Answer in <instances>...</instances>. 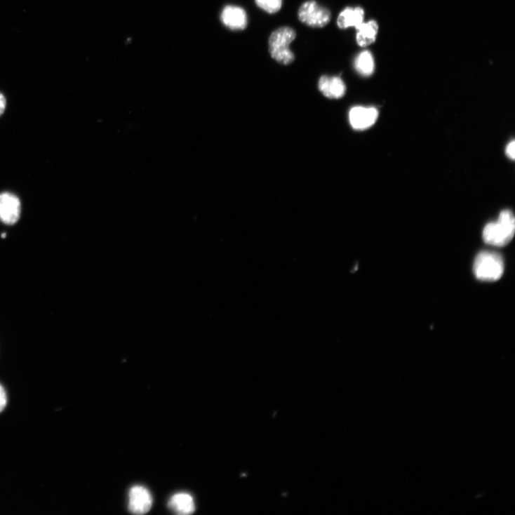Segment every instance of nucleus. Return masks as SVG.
I'll use <instances>...</instances> for the list:
<instances>
[{
	"mask_svg": "<svg viewBox=\"0 0 515 515\" xmlns=\"http://www.w3.org/2000/svg\"><path fill=\"white\" fill-rule=\"evenodd\" d=\"M515 232V220L512 212L502 210L496 222L486 225L483 230L484 241L494 246H504L512 240Z\"/></svg>",
	"mask_w": 515,
	"mask_h": 515,
	"instance_id": "f257e3e1",
	"label": "nucleus"
},
{
	"mask_svg": "<svg viewBox=\"0 0 515 515\" xmlns=\"http://www.w3.org/2000/svg\"><path fill=\"white\" fill-rule=\"evenodd\" d=\"M297 33L288 27H280L272 32L269 41V49L272 58L282 65H289L295 60L289 46L295 40Z\"/></svg>",
	"mask_w": 515,
	"mask_h": 515,
	"instance_id": "f03ea898",
	"label": "nucleus"
},
{
	"mask_svg": "<svg viewBox=\"0 0 515 515\" xmlns=\"http://www.w3.org/2000/svg\"><path fill=\"white\" fill-rule=\"evenodd\" d=\"M473 271L477 279L484 281L499 280L503 275L504 264L502 257L493 251H482L474 262Z\"/></svg>",
	"mask_w": 515,
	"mask_h": 515,
	"instance_id": "7ed1b4c3",
	"label": "nucleus"
},
{
	"mask_svg": "<svg viewBox=\"0 0 515 515\" xmlns=\"http://www.w3.org/2000/svg\"><path fill=\"white\" fill-rule=\"evenodd\" d=\"M298 17L307 26L321 28L330 22L332 15L327 8L318 5L314 0H309L300 7Z\"/></svg>",
	"mask_w": 515,
	"mask_h": 515,
	"instance_id": "20e7f679",
	"label": "nucleus"
},
{
	"mask_svg": "<svg viewBox=\"0 0 515 515\" xmlns=\"http://www.w3.org/2000/svg\"><path fill=\"white\" fill-rule=\"evenodd\" d=\"M21 213V203L14 194H0V220L6 225H13L18 222Z\"/></svg>",
	"mask_w": 515,
	"mask_h": 515,
	"instance_id": "39448f33",
	"label": "nucleus"
},
{
	"mask_svg": "<svg viewBox=\"0 0 515 515\" xmlns=\"http://www.w3.org/2000/svg\"><path fill=\"white\" fill-rule=\"evenodd\" d=\"M153 505L151 493L142 486H135L129 493V511L135 514H144L149 512Z\"/></svg>",
	"mask_w": 515,
	"mask_h": 515,
	"instance_id": "423d86ee",
	"label": "nucleus"
},
{
	"mask_svg": "<svg viewBox=\"0 0 515 515\" xmlns=\"http://www.w3.org/2000/svg\"><path fill=\"white\" fill-rule=\"evenodd\" d=\"M378 115L375 107L356 106L350 110L349 122L353 128L362 131L373 126Z\"/></svg>",
	"mask_w": 515,
	"mask_h": 515,
	"instance_id": "0eeeda50",
	"label": "nucleus"
},
{
	"mask_svg": "<svg viewBox=\"0 0 515 515\" xmlns=\"http://www.w3.org/2000/svg\"><path fill=\"white\" fill-rule=\"evenodd\" d=\"M223 23L233 30H242L247 27L248 18L246 11L237 6L226 7L222 14Z\"/></svg>",
	"mask_w": 515,
	"mask_h": 515,
	"instance_id": "6e6552de",
	"label": "nucleus"
},
{
	"mask_svg": "<svg viewBox=\"0 0 515 515\" xmlns=\"http://www.w3.org/2000/svg\"><path fill=\"white\" fill-rule=\"evenodd\" d=\"M319 89L328 98L339 99L346 93V86L340 77L322 76L319 81Z\"/></svg>",
	"mask_w": 515,
	"mask_h": 515,
	"instance_id": "1a4fd4ad",
	"label": "nucleus"
},
{
	"mask_svg": "<svg viewBox=\"0 0 515 515\" xmlns=\"http://www.w3.org/2000/svg\"><path fill=\"white\" fill-rule=\"evenodd\" d=\"M168 507L174 512L181 515L192 514L196 510L192 496L184 493L174 495L168 502Z\"/></svg>",
	"mask_w": 515,
	"mask_h": 515,
	"instance_id": "9d476101",
	"label": "nucleus"
},
{
	"mask_svg": "<svg viewBox=\"0 0 515 515\" xmlns=\"http://www.w3.org/2000/svg\"><path fill=\"white\" fill-rule=\"evenodd\" d=\"M364 11L361 8H347L339 15L337 25L340 29L355 27L357 29L363 22Z\"/></svg>",
	"mask_w": 515,
	"mask_h": 515,
	"instance_id": "9b49d317",
	"label": "nucleus"
},
{
	"mask_svg": "<svg viewBox=\"0 0 515 515\" xmlns=\"http://www.w3.org/2000/svg\"><path fill=\"white\" fill-rule=\"evenodd\" d=\"M356 42L361 47L369 46L375 40L379 27L377 22L372 20L363 22L357 29Z\"/></svg>",
	"mask_w": 515,
	"mask_h": 515,
	"instance_id": "f8f14e48",
	"label": "nucleus"
},
{
	"mask_svg": "<svg viewBox=\"0 0 515 515\" xmlns=\"http://www.w3.org/2000/svg\"><path fill=\"white\" fill-rule=\"evenodd\" d=\"M355 68L360 75L370 76L375 70V61L372 53L369 51L361 53L355 60Z\"/></svg>",
	"mask_w": 515,
	"mask_h": 515,
	"instance_id": "ddd939ff",
	"label": "nucleus"
},
{
	"mask_svg": "<svg viewBox=\"0 0 515 515\" xmlns=\"http://www.w3.org/2000/svg\"><path fill=\"white\" fill-rule=\"evenodd\" d=\"M258 7L269 14L278 13L282 6V0H255Z\"/></svg>",
	"mask_w": 515,
	"mask_h": 515,
	"instance_id": "4468645a",
	"label": "nucleus"
},
{
	"mask_svg": "<svg viewBox=\"0 0 515 515\" xmlns=\"http://www.w3.org/2000/svg\"><path fill=\"white\" fill-rule=\"evenodd\" d=\"M8 402L7 394L4 387L0 384V413L6 408Z\"/></svg>",
	"mask_w": 515,
	"mask_h": 515,
	"instance_id": "2eb2a0df",
	"label": "nucleus"
},
{
	"mask_svg": "<svg viewBox=\"0 0 515 515\" xmlns=\"http://www.w3.org/2000/svg\"><path fill=\"white\" fill-rule=\"evenodd\" d=\"M514 151H515V142L512 140L507 145V148H506V154L511 160H514V158H515Z\"/></svg>",
	"mask_w": 515,
	"mask_h": 515,
	"instance_id": "dca6fc26",
	"label": "nucleus"
},
{
	"mask_svg": "<svg viewBox=\"0 0 515 515\" xmlns=\"http://www.w3.org/2000/svg\"><path fill=\"white\" fill-rule=\"evenodd\" d=\"M6 107V100L2 93H0V116L5 112Z\"/></svg>",
	"mask_w": 515,
	"mask_h": 515,
	"instance_id": "f3484780",
	"label": "nucleus"
}]
</instances>
